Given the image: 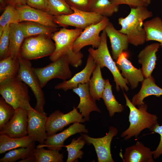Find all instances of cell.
<instances>
[{
  "label": "cell",
  "mask_w": 162,
  "mask_h": 162,
  "mask_svg": "<svg viewBox=\"0 0 162 162\" xmlns=\"http://www.w3.org/2000/svg\"><path fill=\"white\" fill-rule=\"evenodd\" d=\"M152 16V12L146 6L131 8L127 16L118 19V24L121 26L118 31L127 36L129 43L136 46L142 45L146 39L143 21Z\"/></svg>",
  "instance_id": "obj_1"
},
{
  "label": "cell",
  "mask_w": 162,
  "mask_h": 162,
  "mask_svg": "<svg viewBox=\"0 0 162 162\" xmlns=\"http://www.w3.org/2000/svg\"><path fill=\"white\" fill-rule=\"evenodd\" d=\"M82 31L83 29L78 28L68 29L63 27L52 33L51 38L55 41L56 49L50 56V60L53 62L66 55L68 56L70 64L75 68L81 66L83 55L80 51L74 52L73 46L75 40Z\"/></svg>",
  "instance_id": "obj_2"
},
{
  "label": "cell",
  "mask_w": 162,
  "mask_h": 162,
  "mask_svg": "<svg viewBox=\"0 0 162 162\" xmlns=\"http://www.w3.org/2000/svg\"><path fill=\"white\" fill-rule=\"evenodd\" d=\"M124 95L126 105L130 110L129 126L121 135L126 140L133 136L136 138L142 130L146 128L150 129L158 123V117L156 115L147 111L148 106L145 103L138 106L136 108L125 93Z\"/></svg>",
  "instance_id": "obj_3"
},
{
  "label": "cell",
  "mask_w": 162,
  "mask_h": 162,
  "mask_svg": "<svg viewBox=\"0 0 162 162\" xmlns=\"http://www.w3.org/2000/svg\"><path fill=\"white\" fill-rule=\"evenodd\" d=\"M100 36L101 40L99 46L96 49L89 48L88 49L89 54L97 64L99 65L101 68L106 67L111 72L113 76L117 91H119L121 88L128 92L129 88L127 84H128V82L122 75L110 53L107 45V35L104 30Z\"/></svg>",
  "instance_id": "obj_4"
},
{
  "label": "cell",
  "mask_w": 162,
  "mask_h": 162,
  "mask_svg": "<svg viewBox=\"0 0 162 162\" xmlns=\"http://www.w3.org/2000/svg\"><path fill=\"white\" fill-rule=\"evenodd\" d=\"M28 86L16 76L0 82V94L15 109L21 107L26 110L30 105Z\"/></svg>",
  "instance_id": "obj_5"
},
{
  "label": "cell",
  "mask_w": 162,
  "mask_h": 162,
  "mask_svg": "<svg viewBox=\"0 0 162 162\" xmlns=\"http://www.w3.org/2000/svg\"><path fill=\"white\" fill-rule=\"evenodd\" d=\"M50 36L40 34L26 38L21 45L19 56L30 60L50 56L56 49Z\"/></svg>",
  "instance_id": "obj_6"
},
{
  "label": "cell",
  "mask_w": 162,
  "mask_h": 162,
  "mask_svg": "<svg viewBox=\"0 0 162 162\" xmlns=\"http://www.w3.org/2000/svg\"><path fill=\"white\" fill-rule=\"evenodd\" d=\"M47 65L39 68L33 67V70L43 88L50 80L58 78L64 80L70 79V70L68 56L63 55Z\"/></svg>",
  "instance_id": "obj_7"
},
{
  "label": "cell",
  "mask_w": 162,
  "mask_h": 162,
  "mask_svg": "<svg viewBox=\"0 0 162 162\" xmlns=\"http://www.w3.org/2000/svg\"><path fill=\"white\" fill-rule=\"evenodd\" d=\"M20 68L16 77L26 83L32 90L36 100L34 109L41 113L46 114L44 106L45 104L44 94L39 80L34 74L30 60L19 56Z\"/></svg>",
  "instance_id": "obj_8"
},
{
  "label": "cell",
  "mask_w": 162,
  "mask_h": 162,
  "mask_svg": "<svg viewBox=\"0 0 162 162\" xmlns=\"http://www.w3.org/2000/svg\"><path fill=\"white\" fill-rule=\"evenodd\" d=\"M69 5L74 11L73 13L54 16L55 21L58 26L63 27L71 26L83 29L91 25L99 22L104 17L98 14L82 11Z\"/></svg>",
  "instance_id": "obj_9"
},
{
  "label": "cell",
  "mask_w": 162,
  "mask_h": 162,
  "mask_svg": "<svg viewBox=\"0 0 162 162\" xmlns=\"http://www.w3.org/2000/svg\"><path fill=\"white\" fill-rule=\"evenodd\" d=\"M110 22L107 17H104L99 22L91 25L82 31L74 41L73 50L77 53L85 46L92 45L93 48H98L101 42V37L100 32L104 30Z\"/></svg>",
  "instance_id": "obj_10"
},
{
  "label": "cell",
  "mask_w": 162,
  "mask_h": 162,
  "mask_svg": "<svg viewBox=\"0 0 162 162\" xmlns=\"http://www.w3.org/2000/svg\"><path fill=\"white\" fill-rule=\"evenodd\" d=\"M85 121L82 115L75 106L73 110L66 114L56 110L47 117L46 124L48 136L56 134L67 125L75 122L83 123Z\"/></svg>",
  "instance_id": "obj_11"
},
{
  "label": "cell",
  "mask_w": 162,
  "mask_h": 162,
  "mask_svg": "<svg viewBox=\"0 0 162 162\" xmlns=\"http://www.w3.org/2000/svg\"><path fill=\"white\" fill-rule=\"evenodd\" d=\"M27 110L28 135L40 144L43 145L48 137L46 129L47 117L46 114L37 111L30 105Z\"/></svg>",
  "instance_id": "obj_12"
},
{
  "label": "cell",
  "mask_w": 162,
  "mask_h": 162,
  "mask_svg": "<svg viewBox=\"0 0 162 162\" xmlns=\"http://www.w3.org/2000/svg\"><path fill=\"white\" fill-rule=\"evenodd\" d=\"M118 133L117 128L111 126L109 127V132L106 135L101 138H92L82 133L81 134L86 142L93 145L98 162H114L111 154L110 145L113 138Z\"/></svg>",
  "instance_id": "obj_13"
},
{
  "label": "cell",
  "mask_w": 162,
  "mask_h": 162,
  "mask_svg": "<svg viewBox=\"0 0 162 162\" xmlns=\"http://www.w3.org/2000/svg\"><path fill=\"white\" fill-rule=\"evenodd\" d=\"M28 112L22 108L15 109L14 116L0 131V135L13 138H20L28 135Z\"/></svg>",
  "instance_id": "obj_14"
},
{
  "label": "cell",
  "mask_w": 162,
  "mask_h": 162,
  "mask_svg": "<svg viewBox=\"0 0 162 162\" xmlns=\"http://www.w3.org/2000/svg\"><path fill=\"white\" fill-rule=\"evenodd\" d=\"M18 11L20 22L29 21L39 23L46 26L57 28L54 16L46 11L32 7L28 5L15 6Z\"/></svg>",
  "instance_id": "obj_15"
},
{
  "label": "cell",
  "mask_w": 162,
  "mask_h": 162,
  "mask_svg": "<svg viewBox=\"0 0 162 162\" xmlns=\"http://www.w3.org/2000/svg\"><path fill=\"white\" fill-rule=\"evenodd\" d=\"M128 54L125 51L123 52L116 61V64L121 74L129 83L132 89L138 86L139 82H142L144 76L141 69H138L132 65L128 59Z\"/></svg>",
  "instance_id": "obj_16"
},
{
  "label": "cell",
  "mask_w": 162,
  "mask_h": 162,
  "mask_svg": "<svg viewBox=\"0 0 162 162\" xmlns=\"http://www.w3.org/2000/svg\"><path fill=\"white\" fill-rule=\"evenodd\" d=\"M81 132L87 133L88 130L85 125L79 122H75L62 132L48 136L44 144H39L38 146L59 151L64 147V142L68 138L76 133Z\"/></svg>",
  "instance_id": "obj_17"
},
{
  "label": "cell",
  "mask_w": 162,
  "mask_h": 162,
  "mask_svg": "<svg viewBox=\"0 0 162 162\" xmlns=\"http://www.w3.org/2000/svg\"><path fill=\"white\" fill-rule=\"evenodd\" d=\"M72 89L80 98V102L77 108L79 109L85 121L89 120L90 114L92 112L101 113L100 110L96 104V100L90 93L89 82L83 84H80L77 88Z\"/></svg>",
  "instance_id": "obj_18"
},
{
  "label": "cell",
  "mask_w": 162,
  "mask_h": 162,
  "mask_svg": "<svg viewBox=\"0 0 162 162\" xmlns=\"http://www.w3.org/2000/svg\"><path fill=\"white\" fill-rule=\"evenodd\" d=\"M97 65L92 56L89 54L86 65L81 71L76 74L68 80H64L56 86L55 88L62 89L64 91L77 88L80 84L89 82L91 75Z\"/></svg>",
  "instance_id": "obj_19"
},
{
  "label": "cell",
  "mask_w": 162,
  "mask_h": 162,
  "mask_svg": "<svg viewBox=\"0 0 162 162\" xmlns=\"http://www.w3.org/2000/svg\"><path fill=\"white\" fill-rule=\"evenodd\" d=\"M160 47V44L158 43L148 45L138 56V63L142 65L141 69L145 78L151 76L155 68L157 60L156 52Z\"/></svg>",
  "instance_id": "obj_20"
},
{
  "label": "cell",
  "mask_w": 162,
  "mask_h": 162,
  "mask_svg": "<svg viewBox=\"0 0 162 162\" xmlns=\"http://www.w3.org/2000/svg\"><path fill=\"white\" fill-rule=\"evenodd\" d=\"M104 30L110 40L112 58L116 61L120 55L128 50L129 43L128 37L116 30L110 22Z\"/></svg>",
  "instance_id": "obj_21"
},
{
  "label": "cell",
  "mask_w": 162,
  "mask_h": 162,
  "mask_svg": "<svg viewBox=\"0 0 162 162\" xmlns=\"http://www.w3.org/2000/svg\"><path fill=\"white\" fill-rule=\"evenodd\" d=\"M153 157V151L138 141L125 149L122 159L124 162H154Z\"/></svg>",
  "instance_id": "obj_22"
},
{
  "label": "cell",
  "mask_w": 162,
  "mask_h": 162,
  "mask_svg": "<svg viewBox=\"0 0 162 162\" xmlns=\"http://www.w3.org/2000/svg\"><path fill=\"white\" fill-rule=\"evenodd\" d=\"M151 95L158 97L162 95V88L155 84L152 75L144 79L140 91L134 96L131 101L134 105L138 106L144 103V98Z\"/></svg>",
  "instance_id": "obj_23"
},
{
  "label": "cell",
  "mask_w": 162,
  "mask_h": 162,
  "mask_svg": "<svg viewBox=\"0 0 162 162\" xmlns=\"http://www.w3.org/2000/svg\"><path fill=\"white\" fill-rule=\"evenodd\" d=\"M9 56L18 58L25 37L19 23L10 24L9 32Z\"/></svg>",
  "instance_id": "obj_24"
},
{
  "label": "cell",
  "mask_w": 162,
  "mask_h": 162,
  "mask_svg": "<svg viewBox=\"0 0 162 162\" xmlns=\"http://www.w3.org/2000/svg\"><path fill=\"white\" fill-rule=\"evenodd\" d=\"M35 142L28 135L22 137L13 138L5 135H0V154L13 149L28 147Z\"/></svg>",
  "instance_id": "obj_25"
},
{
  "label": "cell",
  "mask_w": 162,
  "mask_h": 162,
  "mask_svg": "<svg viewBox=\"0 0 162 162\" xmlns=\"http://www.w3.org/2000/svg\"><path fill=\"white\" fill-rule=\"evenodd\" d=\"M146 35V41H155L162 48V20L156 16L145 22L143 24Z\"/></svg>",
  "instance_id": "obj_26"
},
{
  "label": "cell",
  "mask_w": 162,
  "mask_h": 162,
  "mask_svg": "<svg viewBox=\"0 0 162 162\" xmlns=\"http://www.w3.org/2000/svg\"><path fill=\"white\" fill-rule=\"evenodd\" d=\"M19 24L25 38L43 34L51 36L58 29L32 21H26Z\"/></svg>",
  "instance_id": "obj_27"
},
{
  "label": "cell",
  "mask_w": 162,
  "mask_h": 162,
  "mask_svg": "<svg viewBox=\"0 0 162 162\" xmlns=\"http://www.w3.org/2000/svg\"><path fill=\"white\" fill-rule=\"evenodd\" d=\"M112 87L109 79L106 80L104 88L101 97L109 112V116L111 117L115 113H120L124 110V106L118 103L113 94Z\"/></svg>",
  "instance_id": "obj_28"
},
{
  "label": "cell",
  "mask_w": 162,
  "mask_h": 162,
  "mask_svg": "<svg viewBox=\"0 0 162 162\" xmlns=\"http://www.w3.org/2000/svg\"><path fill=\"white\" fill-rule=\"evenodd\" d=\"M100 65H97L92 73L89 81V89L92 96L95 100H100L104 90L105 80L103 78Z\"/></svg>",
  "instance_id": "obj_29"
},
{
  "label": "cell",
  "mask_w": 162,
  "mask_h": 162,
  "mask_svg": "<svg viewBox=\"0 0 162 162\" xmlns=\"http://www.w3.org/2000/svg\"><path fill=\"white\" fill-rule=\"evenodd\" d=\"M18 58L10 56L0 61V82L8 78L16 77L20 68Z\"/></svg>",
  "instance_id": "obj_30"
},
{
  "label": "cell",
  "mask_w": 162,
  "mask_h": 162,
  "mask_svg": "<svg viewBox=\"0 0 162 162\" xmlns=\"http://www.w3.org/2000/svg\"><path fill=\"white\" fill-rule=\"evenodd\" d=\"M118 10V6L115 4L110 0H91L90 12L108 17L117 12Z\"/></svg>",
  "instance_id": "obj_31"
},
{
  "label": "cell",
  "mask_w": 162,
  "mask_h": 162,
  "mask_svg": "<svg viewBox=\"0 0 162 162\" xmlns=\"http://www.w3.org/2000/svg\"><path fill=\"white\" fill-rule=\"evenodd\" d=\"M34 154L35 162H63V155L55 150H46L44 147L37 146Z\"/></svg>",
  "instance_id": "obj_32"
},
{
  "label": "cell",
  "mask_w": 162,
  "mask_h": 162,
  "mask_svg": "<svg viewBox=\"0 0 162 162\" xmlns=\"http://www.w3.org/2000/svg\"><path fill=\"white\" fill-rule=\"evenodd\" d=\"M35 142L28 147H20L9 152L0 159V162H14L33 155L35 149Z\"/></svg>",
  "instance_id": "obj_33"
},
{
  "label": "cell",
  "mask_w": 162,
  "mask_h": 162,
  "mask_svg": "<svg viewBox=\"0 0 162 162\" xmlns=\"http://www.w3.org/2000/svg\"><path fill=\"white\" fill-rule=\"evenodd\" d=\"M86 141L81 136L76 139H73L69 145L64 146L67 148L68 152L67 162L77 161L78 159H81L84 154L83 151L81 150L85 144Z\"/></svg>",
  "instance_id": "obj_34"
},
{
  "label": "cell",
  "mask_w": 162,
  "mask_h": 162,
  "mask_svg": "<svg viewBox=\"0 0 162 162\" xmlns=\"http://www.w3.org/2000/svg\"><path fill=\"white\" fill-rule=\"evenodd\" d=\"M20 22L19 14L15 6L8 4L0 17V36L8 24Z\"/></svg>",
  "instance_id": "obj_35"
},
{
  "label": "cell",
  "mask_w": 162,
  "mask_h": 162,
  "mask_svg": "<svg viewBox=\"0 0 162 162\" xmlns=\"http://www.w3.org/2000/svg\"><path fill=\"white\" fill-rule=\"evenodd\" d=\"M46 12L54 16L68 15L74 12L69 5L65 0H48Z\"/></svg>",
  "instance_id": "obj_36"
},
{
  "label": "cell",
  "mask_w": 162,
  "mask_h": 162,
  "mask_svg": "<svg viewBox=\"0 0 162 162\" xmlns=\"http://www.w3.org/2000/svg\"><path fill=\"white\" fill-rule=\"evenodd\" d=\"M15 109L2 97L0 98V131L14 115Z\"/></svg>",
  "instance_id": "obj_37"
},
{
  "label": "cell",
  "mask_w": 162,
  "mask_h": 162,
  "mask_svg": "<svg viewBox=\"0 0 162 162\" xmlns=\"http://www.w3.org/2000/svg\"><path fill=\"white\" fill-rule=\"evenodd\" d=\"M10 24H8L0 36V60L5 59L10 56L9 52Z\"/></svg>",
  "instance_id": "obj_38"
},
{
  "label": "cell",
  "mask_w": 162,
  "mask_h": 162,
  "mask_svg": "<svg viewBox=\"0 0 162 162\" xmlns=\"http://www.w3.org/2000/svg\"><path fill=\"white\" fill-rule=\"evenodd\" d=\"M149 130L151 132L157 133L160 136L159 144L156 149L153 151V157L154 159H156L162 154V125H160L158 123Z\"/></svg>",
  "instance_id": "obj_39"
},
{
  "label": "cell",
  "mask_w": 162,
  "mask_h": 162,
  "mask_svg": "<svg viewBox=\"0 0 162 162\" xmlns=\"http://www.w3.org/2000/svg\"><path fill=\"white\" fill-rule=\"evenodd\" d=\"M69 5L82 11H89L91 0H66Z\"/></svg>",
  "instance_id": "obj_40"
},
{
  "label": "cell",
  "mask_w": 162,
  "mask_h": 162,
  "mask_svg": "<svg viewBox=\"0 0 162 162\" xmlns=\"http://www.w3.org/2000/svg\"><path fill=\"white\" fill-rule=\"evenodd\" d=\"M26 3L32 7L46 11L48 0H26Z\"/></svg>",
  "instance_id": "obj_41"
},
{
  "label": "cell",
  "mask_w": 162,
  "mask_h": 162,
  "mask_svg": "<svg viewBox=\"0 0 162 162\" xmlns=\"http://www.w3.org/2000/svg\"><path fill=\"white\" fill-rule=\"evenodd\" d=\"M115 4L119 6L122 4H126L131 8H135L141 6H148L139 0H110Z\"/></svg>",
  "instance_id": "obj_42"
},
{
  "label": "cell",
  "mask_w": 162,
  "mask_h": 162,
  "mask_svg": "<svg viewBox=\"0 0 162 162\" xmlns=\"http://www.w3.org/2000/svg\"><path fill=\"white\" fill-rule=\"evenodd\" d=\"M8 4H10L15 6L26 5V0H5Z\"/></svg>",
  "instance_id": "obj_43"
},
{
  "label": "cell",
  "mask_w": 162,
  "mask_h": 162,
  "mask_svg": "<svg viewBox=\"0 0 162 162\" xmlns=\"http://www.w3.org/2000/svg\"><path fill=\"white\" fill-rule=\"evenodd\" d=\"M36 158L33 154L25 159H22L19 162H35Z\"/></svg>",
  "instance_id": "obj_44"
},
{
  "label": "cell",
  "mask_w": 162,
  "mask_h": 162,
  "mask_svg": "<svg viewBox=\"0 0 162 162\" xmlns=\"http://www.w3.org/2000/svg\"><path fill=\"white\" fill-rule=\"evenodd\" d=\"M0 3L1 10L4 9L6 6L5 5L4 0H0Z\"/></svg>",
  "instance_id": "obj_45"
},
{
  "label": "cell",
  "mask_w": 162,
  "mask_h": 162,
  "mask_svg": "<svg viewBox=\"0 0 162 162\" xmlns=\"http://www.w3.org/2000/svg\"><path fill=\"white\" fill-rule=\"evenodd\" d=\"M148 6L151 2V0H139Z\"/></svg>",
  "instance_id": "obj_46"
},
{
  "label": "cell",
  "mask_w": 162,
  "mask_h": 162,
  "mask_svg": "<svg viewBox=\"0 0 162 162\" xmlns=\"http://www.w3.org/2000/svg\"><path fill=\"white\" fill-rule=\"evenodd\" d=\"M65 0L66 1V0Z\"/></svg>",
  "instance_id": "obj_47"
}]
</instances>
